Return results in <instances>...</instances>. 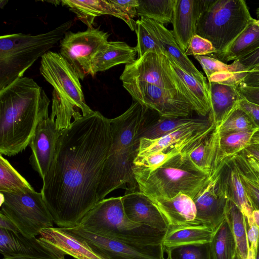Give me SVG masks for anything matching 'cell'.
Segmentation results:
<instances>
[{
  "label": "cell",
  "mask_w": 259,
  "mask_h": 259,
  "mask_svg": "<svg viewBox=\"0 0 259 259\" xmlns=\"http://www.w3.org/2000/svg\"><path fill=\"white\" fill-rule=\"evenodd\" d=\"M3 259H34V258L20 257H4ZM61 259H65V257H64Z\"/></svg>",
  "instance_id": "obj_55"
},
{
  "label": "cell",
  "mask_w": 259,
  "mask_h": 259,
  "mask_svg": "<svg viewBox=\"0 0 259 259\" xmlns=\"http://www.w3.org/2000/svg\"><path fill=\"white\" fill-rule=\"evenodd\" d=\"M246 226L249 248L256 252L259 240V228L254 223L248 224L246 221Z\"/></svg>",
  "instance_id": "obj_48"
},
{
  "label": "cell",
  "mask_w": 259,
  "mask_h": 259,
  "mask_svg": "<svg viewBox=\"0 0 259 259\" xmlns=\"http://www.w3.org/2000/svg\"><path fill=\"white\" fill-rule=\"evenodd\" d=\"M253 19L245 1L209 0L199 17L197 35L209 41L216 52H224Z\"/></svg>",
  "instance_id": "obj_7"
},
{
  "label": "cell",
  "mask_w": 259,
  "mask_h": 259,
  "mask_svg": "<svg viewBox=\"0 0 259 259\" xmlns=\"http://www.w3.org/2000/svg\"><path fill=\"white\" fill-rule=\"evenodd\" d=\"M236 87L242 98L250 102L259 105V88L248 87L241 84Z\"/></svg>",
  "instance_id": "obj_47"
},
{
  "label": "cell",
  "mask_w": 259,
  "mask_h": 259,
  "mask_svg": "<svg viewBox=\"0 0 259 259\" xmlns=\"http://www.w3.org/2000/svg\"><path fill=\"white\" fill-rule=\"evenodd\" d=\"M175 0H139L137 15L163 25L172 23Z\"/></svg>",
  "instance_id": "obj_36"
},
{
  "label": "cell",
  "mask_w": 259,
  "mask_h": 259,
  "mask_svg": "<svg viewBox=\"0 0 259 259\" xmlns=\"http://www.w3.org/2000/svg\"><path fill=\"white\" fill-rule=\"evenodd\" d=\"M140 20L168 59L173 60L184 70L198 80L206 81V77L185 56V52L181 49L172 31L154 20L142 17Z\"/></svg>",
  "instance_id": "obj_19"
},
{
  "label": "cell",
  "mask_w": 259,
  "mask_h": 259,
  "mask_svg": "<svg viewBox=\"0 0 259 259\" xmlns=\"http://www.w3.org/2000/svg\"><path fill=\"white\" fill-rule=\"evenodd\" d=\"M50 100L33 79L20 78L0 91V154L24 150L39 123L49 117Z\"/></svg>",
  "instance_id": "obj_2"
},
{
  "label": "cell",
  "mask_w": 259,
  "mask_h": 259,
  "mask_svg": "<svg viewBox=\"0 0 259 259\" xmlns=\"http://www.w3.org/2000/svg\"><path fill=\"white\" fill-rule=\"evenodd\" d=\"M215 52L214 48L209 41L196 34L192 37L185 55L186 56H205L213 54Z\"/></svg>",
  "instance_id": "obj_44"
},
{
  "label": "cell",
  "mask_w": 259,
  "mask_h": 259,
  "mask_svg": "<svg viewBox=\"0 0 259 259\" xmlns=\"http://www.w3.org/2000/svg\"><path fill=\"white\" fill-rule=\"evenodd\" d=\"M252 217L255 225L259 228V209L253 210Z\"/></svg>",
  "instance_id": "obj_52"
},
{
  "label": "cell",
  "mask_w": 259,
  "mask_h": 259,
  "mask_svg": "<svg viewBox=\"0 0 259 259\" xmlns=\"http://www.w3.org/2000/svg\"><path fill=\"white\" fill-rule=\"evenodd\" d=\"M150 199L162 214L169 227L201 226L197 220L194 201L187 194L180 193L171 199Z\"/></svg>",
  "instance_id": "obj_21"
},
{
  "label": "cell",
  "mask_w": 259,
  "mask_h": 259,
  "mask_svg": "<svg viewBox=\"0 0 259 259\" xmlns=\"http://www.w3.org/2000/svg\"><path fill=\"white\" fill-rule=\"evenodd\" d=\"M0 252L4 257L34 259H61L66 255L40 237H28L3 228H0Z\"/></svg>",
  "instance_id": "obj_16"
},
{
  "label": "cell",
  "mask_w": 259,
  "mask_h": 259,
  "mask_svg": "<svg viewBox=\"0 0 259 259\" xmlns=\"http://www.w3.org/2000/svg\"><path fill=\"white\" fill-rule=\"evenodd\" d=\"M194 57L200 63L208 78L215 74L230 72V64H227L215 58L199 55L194 56Z\"/></svg>",
  "instance_id": "obj_43"
},
{
  "label": "cell",
  "mask_w": 259,
  "mask_h": 259,
  "mask_svg": "<svg viewBox=\"0 0 259 259\" xmlns=\"http://www.w3.org/2000/svg\"><path fill=\"white\" fill-rule=\"evenodd\" d=\"M135 31L137 36V45L135 48L138 58L142 57L148 52L164 55L162 49L154 41L140 19L136 21Z\"/></svg>",
  "instance_id": "obj_42"
},
{
  "label": "cell",
  "mask_w": 259,
  "mask_h": 259,
  "mask_svg": "<svg viewBox=\"0 0 259 259\" xmlns=\"http://www.w3.org/2000/svg\"><path fill=\"white\" fill-rule=\"evenodd\" d=\"M82 115L67 100L53 90L50 117L55 121L60 131L68 127L72 118L74 120Z\"/></svg>",
  "instance_id": "obj_39"
},
{
  "label": "cell",
  "mask_w": 259,
  "mask_h": 259,
  "mask_svg": "<svg viewBox=\"0 0 259 259\" xmlns=\"http://www.w3.org/2000/svg\"><path fill=\"white\" fill-rule=\"evenodd\" d=\"M255 251L249 248L246 259H255Z\"/></svg>",
  "instance_id": "obj_53"
},
{
  "label": "cell",
  "mask_w": 259,
  "mask_h": 259,
  "mask_svg": "<svg viewBox=\"0 0 259 259\" xmlns=\"http://www.w3.org/2000/svg\"><path fill=\"white\" fill-rule=\"evenodd\" d=\"M67 7L88 28L93 27L97 17L109 15L124 21L132 31L135 30L136 21L114 7L109 0H63Z\"/></svg>",
  "instance_id": "obj_22"
},
{
  "label": "cell",
  "mask_w": 259,
  "mask_h": 259,
  "mask_svg": "<svg viewBox=\"0 0 259 259\" xmlns=\"http://www.w3.org/2000/svg\"><path fill=\"white\" fill-rule=\"evenodd\" d=\"M199 118L191 117L150 118L142 126L140 132V138L155 140L166 136L180 127L197 121Z\"/></svg>",
  "instance_id": "obj_33"
},
{
  "label": "cell",
  "mask_w": 259,
  "mask_h": 259,
  "mask_svg": "<svg viewBox=\"0 0 259 259\" xmlns=\"http://www.w3.org/2000/svg\"><path fill=\"white\" fill-rule=\"evenodd\" d=\"M231 160L239 175L247 193L251 200L254 209H259V178L252 170L241 151Z\"/></svg>",
  "instance_id": "obj_35"
},
{
  "label": "cell",
  "mask_w": 259,
  "mask_h": 259,
  "mask_svg": "<svg viewBox=\"0 0 259 259\" xmlns=\"http://www.w3.org/2000/svg\"><path fill=\"white\" fill-rule=\"evenodd\" d=\"M233 259H242V258L237 251Z\"/></svg>",
  "instance_id": "obj_57"
},
{
  "label": "cell",
  "mask_w": 259,
  "mask_h": 259,
  "mask_svg": "<svg viewBox=\"0 0 259 259\" xmlns=\"http://www.w3.org/2000/svg\"><path fill=\"white\" fill-rule=\"evenodd\" d=\"M40 235L48 243L75 259H103L96 254L85 242L64 231L61 228L43 229Z\"/></svg>",
  "instance_id": "obj_25"
},
{
  "label": "cell",
  "mask_w": 259,
  "mask_h": 259,
  "mask_svg": "<svg viewBox=\"0 0 259 259\" xmlns=\"http://www.w3.org/2000/svg\"><path fill=\"white\" fill-rule=\"evenodd\" d=\"M60 133L55 121L49 117L39 123L29 143L30 163L42 179L54 158Z\"/></svg>",
  "instance_id": "obj_17"
},
{
  "label": "cell",
  "mask_w": 259,
  "mask_h": 259,
  "mask_svg": "<svg viewBox=\"0 0 259 259\" xmlns=\"http://www.w3.org/2000/svg\"><path fill=\"white\" fill-rule=\"evenodd\" d=\"M109 36L107 32L94 27L83 31H68L60 40L59 53L83 80L92 76L93 59L108 42Z\"/></svg>",
  "instance_id": "obj_11"
},
{
  "label": "cell",
  "mask_w": 259,
  "mask_h": 259,
  "mask_svg": "<svg viewBox=\"0 0 259 259\" xmlns=\"http://www.w3.org/2000/svg\"><path fill=\"white\" fill-rule=\"evenodd\" d=\"M209 2V0H175L172 31L184 52L196 34L198 20Z\"/></svg>",
  "instance_id": "obj_18"
},
{
  "label": "cell",
  "mask_w": 259,
  "mask_h": 259,
  "mask_svg": "<svg viewBox=\"0 0 259 259\" xmlns=\"http://www.w3.org/2000/svg\"><path fill=\"white\" fill-rule=\"evenodd\" d=\"M167 259H211L210 243L186 244L164 248Z\"/></svg>",
  "instance_id": "obj_40"
},
{
  "label": "cell",
  "mask_w": 259,
  "mask_h": 259,
  "mask_svg": "<svg viewBox=\"0 0 259 259\" xmlns=\"http://www.w3.org/2000/svg\"><path fill=\"white\" fill-rule=\"evenodd\" d=\"M219 133L215 128L188 153L194 164L209 176L220 161Z\"/></svg>",
  "instance_id": "obj_27"
},
{
  "label": "cell",
  "mask_w": 259,
  "mask_h": 259,
  "mask_svg": "<svg viewBox=\"0 0 259 259\" xmlns=\"http://www.w3.org/2000/svg\"><path fill=\"white\" fill-rule=\"evenodd\" d=\"M209 243L211 259H233L235 256L236 242L226 217L213 232Z\"/></svg>",
  "instance_id": "obj_32"
},
{
  "label": "cell",
  "mask_w": 259,
  "mask_h": 259,
  "mask_svg": "<svg viewBox=\"0 0 259 259\" xmlns=\"http://www.w3.org/2000/svg\"><path fill=\"white\" fill-rule=\"evenodd\" d=\"M255 259H259V240L258 242V245L257 247V249L255 253Z\"/></svg>",
  "instance_id": "obj_56"
},
{
  "label": "cell",
  "mask_w": 259,
  "mask_h": 259,
  "mask_svg": "<svg viewBox=\"0 0 259 259\" xmlns=\"http://www.w3.org/2000/svg\"><path fill=\"white\" fill-rule=\"evenodd\" d=\"M34 191L33 188L10 163L0 154V192Z\"/></svg>",
  "instance_id": "obj_37"
},
{
  "label": "cell",
  "mask_w": 259,
  "mask_h": 259,
  "mask_svg": "<svg viewBox=\"0 0 259 259\" xmlns=\"http://www.w3.org/2000/svg\"><path fill=\"white\" fill-rule=\"evenodd\" d=\"M215 127V125L208 117L199 118L197 121L159 139L141 138L136 159L157 152H162L171 156L180 153H188Z\"/></svg>",
  "instance_id": "obj_12"
},
{
  "label": "cell",
  "mask_w": 259,
  "mask_h": 259,
  "mask_svg": "<svg viewBox=\"0 0 259 259\" xmlns=\"http://www.w3.org/2000/svg\"><path fill=\"white\" fill-rule=\"evenodd\" d=\"M112 137L110 119L93 111L62 130L43 178V199L59 228L78 226L98 202L97 190Z\"/></svg>",
  "instance_id": "obj_1"
},
{
  "label": "cell",
  "mask_w": 259,
  "mask_h": 259,
  "mask_svg": "<svg viewBox=\"0 0 259 259\" xmlns=\"http://www.w3.org/2000/svg\"><path fill=\"white\" fill-rule=\"evenodd\" d=\"M250 143H259V134L255 132L253 135Z\"/></svg>",
  "instance_id": "obj_54"
},
{
  "label": "cell",
  "mask_w": 259,
  "mask_h": 259,
  "mask_svg": "<svg viewBox=\"0 0 259 259\" xmlns=\"http://www.w3.org/2000/svg\"><path fill=\"white\" fill-rule=\"evenodd\" d=\"M208 84L210 99L208 117L218 126L238 106L242 98L235 85L212 81Z\"/></svg>",
  "instance_id": "obj_23"
},
{
  "label": "cell",
  "mask_w": 259,
  "mask_h": 259,
  "mask_svg": "<svg viewBox=\"0 0 259 259\" xmlns=\"http://www.w3.org/2000/svg\"><path fill=\"white\" fill-rule=\"evenodd\" d=\"M40 73L59 94L83 116L92 113L86 104L80 82L74 69L59 53L51 51L40 60Z\"/></svg>",
  "instance_id": "obj_10"
},
{
  "label": "cell",
  "mask_w": 259,
  "mask_h": 259,
  "mask_svg": "<svg viewBox=\"0 0 259 259\" xmlns=\"http://www.w3.org/2000/svg\"><path fill=\"white\" fill-rule=\"evenodd\" d=\"M259 161V143H250L244 149Z\"/></svg>",
  "instance_id": "obj_51"
},
{
  "label": "cell",
  "mask_w": 259,
  "mask_h": 259,
  "mask_svg": "<svg viewBox=\"0 0 259 259\" xmlns=\"http://www.w3.org/2000/svg\"><path fill=\"white\" fill-rule=\"evenodd\" d=\"M61 228L85 242L103 259H165L162 244L132 245L98 235L83 230L79 226Z\"/></svg>",
  "instance_id": "obj_14"
},
{
  "label": "cell",
  "mask_w": 259,
  "mask_h": 259,
  "mask_svg": "<svg viewBox=\"0 0 259 259\" xmlns=\"http://www.w3.org/2000/svg\"><path fill=\"white\" fill-rule=\"evenodd\" d=\"M224 183L219 169L193 199L198 223L213 232L226 218L229 198Z\"/></svg>",
  "instance_id": "obj_15"
},
{
  "label": "cell",
  "mask_w": 259,
  "mask_h": 259,
  "mask_svg": "<svg viewBox=\"0 0 259 259\" xmlns=\"http://www.w3.org/2000/svg\"><path fill=\"white\" fill-rule=\"evenodd\" d=\"M1 212L23 235L36 237L42 230L53 227L54 223L41 192H1Z\"/></svg>",
  "instance_id": "obj_8"
},
{
  "label": "cell",
  "mask_w": 259,
  "mask_h": 259,
  "mask_svg": "<svg viewBox=\"0 0 259 259\" xmlns=\"http://www.w3.org/2000/svg\"><path fill=\"white\" fill-rule=\"evenodd\" d=\"M151 110L137 101L119 116L110 119L112 137L97 190L99 202L112 191L126 193L138 188L133 168L140 144V132L149 119Z\"/></svg>",
  "instance_id": "obj_3"
},
{
  "label": "cell",
  "mask_w": 259,
  "mask_h": 259,
  "mask_svg": "<svg viewBox=\"0 0 259 259\" xmlns=\"http://www.w3.org/2000/svg\"><path fill=\"white\" fill-rule=\"evenodd\" d=\"M78 226L98 235L137 246L162 244L166 233L130 220L125 213L122 196L98 202Z\"/></svg>",
  "instance_id": "obj_5"
},
{
  "label": "cell",
  "mask_w": 259,
  "mask_h": 259,
  "mask_svg": "<svg viewBox=\"0 0 259 259\" xmlns=\"http://www.w3.org/2000/svg\"><path fill=\"white\" fill-rule=\"evenodd\" d=\"M133 171L139 191L151 198L171 199L183 193L193 199L209 178L187 153L171 157L154 169L134 167Z\"/></svg>",
  "instance_id": "obj_4"
},
{
  "label": "cell",
  "mask_w": 259,
  "mask_h": 259,
  "mask_svg": "<svg viewBox=\"0 0 259 259\" xmlns=\"http://www.w3.org/2000/svg\"><path fill=\"white\" fill-rule=\"evenodd\" d=\"M255 132L259 134V130H257V131Z\"/></svg>",
  "instance_id": "obj_59"
},
{
  "label": "cell",
  "mask_w": 259,
  "mask_h": 259,
  "mask_svg": "<svg viewBox=\"0 0 259 259\" xmlns=\"http://www.w3.org/2000/svg\"><path fill=\"white\" fill-rule=\"evenodd\" d=\"M134 101H137L164 118L190 117L194 108L180 93L147 83L122 82Z\"/></svg>",
  "instance_id": "obj_13"
},
{
  "label": "cell",
  "mask_w": 259,
  "mask_h": 259,
  "mask_svg": "<svg viewBox=\"0 0 259 259\" xmlns=\"http://www.w3.org/2000/svg\"><path fill=\"white\" fill-rule=\"evenodd\" d=\"M122 197L125 213L130 220L166 232L168 224L149 197L136 191L125 193Z\"/></svg>",
  "instance_id": "obj_20"
},
{
  "label": "cell",
  "mask_w": 259,
  "mask_h": 259,
  "mask_svg": "<svg viewBox=\"0 0 259 259\" xmlns=\"http://www.w3.org/2000/svg\"><path fill=\"white\" fill-rule=\"evenodd\" d=\"M239 84L248 87L259 88V65L252 71L247 72L238 85Z\"/></svg>",
  "instance_id": "obj_49"
},
{
  "label": "cell",
  "mask_w": 259,
  "mask_h": 259,
  "mask_svg": "<svg viewBox=\"0 0 259 259\" xmlns=\"http://www.w3.org/2000/svg\"><path fill=\"white\" fill-rule=\"evenodd\" d=\"M238 106L248 114L255 127L259 130V105L250 102L242 98Z\"/></svg>",
  "instance_id": "obj_46"
},
{
  "label": "cell",
  "mask_w": 259,
  "mask_h": 259,
  "mask_svg": "<svg viewBox=\"0 0 259 259\" xmlns=\"http://www.w3.org/2000/svg\"><path fill=\"white\" fill-rule=\"evenodd\" d=\"M257 129L220 135V158L222 161L231 159L243 150L251 142Z\"/></svg>",
  "instance_id": "obj_38"
},
{
  "label": "cell",
  "mask_w": 259,
  "mask_h": 259,
  "mask_svg": "<svg viewBox=\"0 0 259 259\" xmlns=\"http://www.w3.org/2000/svg\"><path fill=\"white\" fill-rule=\"evenodd\" d=\"M119 78L122 82L147 83L178 92L192 104L183 81L172 69L167 57L163 54L148 52L133 62L126 64Z\"/></svg>",
  "instance_id": "obj_9"
},
{
  "label": "cell",
  "mask_w": 259,
  "mask_h": 259,
  "mask_svg": "<svg viewBox=\"0 0 259 259\" xmlns=\"http://www.w3.org/2000/svg\"><path fill=\"white\" fill-rule=\"evenodd\" d=\"M68 20L47 32L22 33L0 37V91L23 77L25 72L63 37L73 25Z\"/></svg>",
  "instance_id": "obj_6"
},
{
  "label": "cell",
  "mask_w": 259,
  "mask_h": 259,
  "mask_svg": "<svg viewBox=\"0 0 259 259\" xmlns=\"http://www.w3.org/2000/svg\"><path fill=\"white\" fill-rule=\"evenodd\" d=\"M169 61L172 69L185 84L191 97L195 112L200 116H206L210 110L208 82L198 80L184 70L173 60L169 59Z\"/></svg>",
  "instance_id": "obj_29"
},
{
  "label": "cell",
  "mask_w": 259,
  "mask_h": 259,
  "mask_svg": "<svg viewBox=\"0 0 259 259\" xmlns=\"http://www.w3.org/2000/svg\"><path fill=\"white\" fill-rule=\"evenodd\" d=\"M117 10L134 19L137 15V9L139 6V0H109Z\"/></svg>",
  "instance_id": "obj_45"
},
{
  "label": "cell",
  "mask_w": 259,
  "mask_h": 259,
  "mask_svg": "<svg viewBox=\"0 0 259 259\" xmlns=\"http://www.w3.org/2000/svg\"><path fill=\"white\" fill-rule=\"evenodd\" d=\"M226 217L235 239L237 251L242 259H246L249 245L245 217L239 208L230 199L228 202Z\"/></svg>",
  "instance_id": "obj_34"
},
{
  "label": "cell",
  "mask_w": 259,
  "mask_h": 259,
  "mask_svg": "<svg viewBox=\"0 0 259 259\" xmlns=\"http://www.w3.org/2000/svg\"><path fill=\"white\" fill-rule=\"evenodd\" d=\"M222 174L229 199L239 208L248 224L254 223L252 217V211L254 210L252 202L231 159L225 163Z\"/></svg>",
  "instance_id": "obj_26"
},
{
  "label": "cell",
  "mask_w": 259,
  "mask_h": 259,
  "mask_svg": "<svg viewBox=\"0 0 259 259\" xmlns=\"http://www.w3.org/2000/svg\"><path fill=\"white\" fill-rule=\"evenodd\" d=\"M259 65V48L234 60L230 64L229 73H221L211 75L208 81L217 82L237 86L247 72Z\"/></svg>",
  "instance_id": "obj_31"
},
{
  "label": "cell",
  "mask_w": 259,
  "mask_h": 259,
  "mask_svg": "<svg viewBox=\"0 0 259 259\" xmlns=\"http://www.w3.org/2000/svg\"><path fill=\"white\" fill-rule=\"evenodd\" d=\"M213 231L203 226L169 227L162 241L163 248L209 242Z\"/></svg>",
  "instance_id": "obj_30"
},
{
  "label": "cell",
  "mask_w": 259,
  "mask_h": 259,
  "mask_svg": "<svg viewBox=\"0 0 259 259\" xmlns=\"http://www.w3.org/2000/svg\"><path fill=\"white\" fill-rule=\"evenodd\" d=\"M220 135L257 129L248 114L239 106L219 126H215Z\"/></svg>",
  "instance_id": "obj_41"
},
{
  "label": "cell",
  "mask_w": 259,
  "mask_h": 259,
  "mask_svg": "<svg viewBox=\"0 0 259 259\" xmlns=\"http://www.w3.org/2000/svg\"><path fill=\"white\" fill-rule=\"evenodd\" d=\"M258 48L259 20L253 19L224 52L213 58L223 62L234 61Z\"/></svg>",
  "instance_id": "obj_28"
},
{
  "label": "cell",
  "mask_w": 259,
  "mask_h": 259,
  "mask_svg": "<svg viewBox=\"0 0 259 259\" xmlns=\"http://www.w3.org/2000/svg\"><path fill=\"white\" fill-rule=\"evenodd\" d=\"M135 47L121 41H108L95 56L92 64V76L121 64H128L136 60Z\"/></svg>",
  "instance_id": "obj_24"
},
{
  "label": "cell",
  "mask_w": 259,
  "mask_h": 259,
  "mask_svg": "<svg viewBox=\"0 0 259 259\" xmlns=\"http://www.w3.org/2000/svg\"><path fill=\"white\" fill-rule=\"evenodd\" d=\"M0 228L8 230L15 233L20 232L13 222L1 212H0Z\"/></svg>",
  "instance_id": "obj_50"
},
{
  "label": "cell",
  "mask_w": 259,
  "mask_h": 259,
  "mask_svg": "<svg viewBox=\"0 0 259 259\" xmlns=\"http://www.w3.org/2000/svg\"><path fill=\"white\" fill-rule=\"evenodd\" d=\"M256 14L257 16V19L259 20V7L256 10Z\"/></svg>",
  "instance_id": "obj_58"
}]
</instances>
